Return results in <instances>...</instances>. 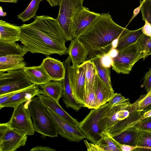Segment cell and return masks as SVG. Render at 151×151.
<instances>
[{
  "label": "cell",
  "mask_w": 151,
  "mask_h": 151,
  "mask_svg": "<svg viewBox=\"0 0 151 151\" xmlns=\"http://www.w3.org/2000/svg\"><path fill=\"white\" fill-rule=\"evenodd\" d=\"M67 53L70 57L72 65L79 66L87 60L88 51L78 37L71 40L68 48Z\"/></svg>",
  "instance_id": "cell-18"
},
{
  "label": "cell",
  "mask_w": 151,
  "mask_h": 151,
  "mask_svg": "<svg viewBox=\"0 0 151 151\" xmlns=\"http://www.w3.org/2000/svg\"><path fill=\"white\" fill-rule=\"evenodd\" d=\"M30 151H55L56 150L48 146H38L32 148Z\"/></svg>",
  "instance_id": "cell-43"
},
{
  "label": "cell",
  "mask_w": 151,
  "mask_h": 151,
  "mask_svg": "<svg viewBox=\"0 0 151 151\" xmlns=\"http://www.w3.org/2000/svg\"><path fill=\"white\" fill-rule=\"evenodd\" d=\"M6 14V12L3 11V9L1 6H0V17H4Z\"/></svg>",
  "instance_id": "cell-47"
},
{
  "label": "cell",
  "mask_w": 151,
  "mask_h": 151,
  "mask_svg": "<svg viewBox=\"0 0 151 151\" xmlns=\"http://www.w3.org/2000/svg\"><path fill=\"white\" fill-rule=\"evenodd\" d=\"M23 69L0 72V96L19 91L30 85Z\"/></svg>",
  "instance_id": "cell-8"
},
{
  "label": "cell",
  "mask_w": 151,
  "mask_h": 151,
  "mask_svg": "<svg viewBox=\"0 0 151 151\" xmlns=\"http://www.w3.org/2000/svg\"><path fill=\"white\" fill-rule=\"evenodd\" d=\"M51 81L39 85L41 94L59 103L60 99L62 98L63 90L62 81Z\"/></svg>",
  "instance_id": "cell-26"
},
{
  "label": "cell",
  "mask_w": 151,
  "mask_h": 151,
  "mask_svg": "<svg viewBox=\"0 0 151 151\" xmlns=\"http://www.w3.org/2000/svg\"><path fill=\"white\" fill-rule=\"evenodd\" d=\"M29 52L23 45L16 43H6L0 42V57L9 55L23 56Z\"/></svg>",
  "instance_id": "cell-27"
},
{
  "label": "cell",
  "mask_w": 151,
  "mask_h": 151,
  "mask_svg": "<svg viewBox=\"0 0 151 151\" xmlns=\"http://www.w3.org/2000/svg\"><path fill=\"white\" fill-rule=\"evenodd\" d=\"M118 145L121 151H133L137 147L136 146H134L127 144H122L119 142Z\"/></svg>",
  "instance_id": "cell-42"
},
{
  "label": "cell",
  "mask_w": 151,
  "mask_h": 151,
  "mask_svg": "<svg viewBox=\"0 0 151 151\" xmlns=\"http://www.w3.org/2000/svg\"><path fill=\"white\" fill-rule=\"evenodd\" d=\"M100 14L91 11L83 6L76 15L73 27L74 38L78 37L86 31L97 19Z\"/></svg>",
  "instance_id": "cell-13"
},
{
  "label": "cell",
  "mask_w": 151,
  "mask_h": 151,
  "mask_svg": "<svg viewBox=\"0 0 151 151\" xmlns=\"http://www.w3.org/2000/svg\"><path fill=\"white\" fill-rule=\"evenodd\" d=\"M138 132L139 130L135 125L113 138L121 144L136 146Z\"/></svg>",
  "instance_id": "cell-28"
},
{
  "label": "cell",
  "mask_w": 151,
  "mask_h": 151,
  "mask_svg": "<svg viewBox=\"0 0 151 151\" xmlns=\"http://www.w3.org/2000/svg\"><path fill=\"white\" fill-rule=\"evenodd\" d=\"M95 90L98 101V107L107 103L114 96V90L97 75L95 85Z\"/></svg>",
  "instance_id": "cell-25"
},
{
  "label": "cell",
  "mask_w": 151,
  "mask_h": 151,
  "mask_svg": "<svg viewBox=\"0 0 151 151\" xmlns=\"http://www.w3.org/2000/svg\"><path fill=\"white\" fill-rule=\"evenodd\" d=\"M84 143L88 151H103L102 149L96 144L88 142L86 139L84 140Z\"/></svg>",
  "instance_id": "cell-40"
},
{
  "label": "cell",
  "mask_w": 151,
  "mask_h": 151,
  "mask_svg": "<svg viewBox=\"0 0 151 151\" xmlns=\"http://www.w3.org/2000/svg\"><path fill=\"white\" fill-rule=\"evenodd\" d=\"M143 85L147 92L151 89V68L145 75Z\"/></svg>",
  "instance_id": "cell-39"
},
{
  "label": "cell",
  "mask_w": 151,
  "mask_h": 151,
  "mask_svg": "<svg viewBox=\"0 0 151 151\" xmlns=\"http://www.w3.org/2000/svg\"><path fill=\"white\" fill-rule=\"evenodd\" d=\"M29 107L35 132L44 136L57 137L59 134L56 124L37 96L29 101Z\"/></svg>",
  "instance_id": "cell-3"
},
{
  "label": "cell",
  "mask_w": 151,
  "mask_h": 151,
  "mask_svg": "<svg viewBox=\"0 0 151 151\" xmlns=\"http://www.w3.org/2000/svg\"><path fill=\"white\" fill-rule=\"evenodd\" d=\"M0 2L16 3L17 0H0Z\"/></svg>",
  "instance_id": "cell-48"
},
{
  "label": "cell",
  "mask_w": 151,
  "mask_h": 151,
  "mask_svg": "<svg viewBox=\"0 0 151 151\" xmlns=\"http://www.w3.org/2000/svg\"><path fill=\"white\" fill-rule=\"evenodd\" d=\"M143 35L141 28L135 30L126 28L118 38L114 48L118 52L121 51L137 42Z\"/></svg>",
  "instance_id": "cell-21"
},
{
  "label": "cell",
  "mask_w": 151,
  "mask_h": 151,
  "mask_svg": "<svg viewBox=\"0 0 151 151\" xmlns=\"http://www.w3.org/2000/svg\"><path fill=\"white\" fill-rule=\"evenodd\" d=\"M135 125L138 130L151 132V117L142 119Z\"/></svg>",
  "instance_id": "cell-38"
},
{
  "label": "cell",
  "mask_w": 151,
  "mask_h": 151,
  "mask_svg": "<svg viewBox=\"0 0 151 151\" xmlns=\"http://www.w3.org/2000/svg\"><path fill=\"white\" fill-rule=\"evenodd\" d=\"M85 107L89 109H94L98 107L95 88L91 92L88 97L85 100Z\"/></svg>",
  "instance_id": "cell-35"
},
{
  "label": "cell",
  "mask_w": 151,
  "mask_h": 151,
  "mask_svg": "<svg viewBox=\"0 0 151 151\" xmlns=\"http://www.w3.org/2000/svg\"><path fill=\"white\" fill-rule=\"evenodd\" d=\"M80 65L83 67L85 71L84 99L85 101L91 91L95 88L97 73L94 64L90 60H87Z\"/></svg>",
  "instance_id": "cell-22"
},
{
  "label": "cell",
  "mask_w": 151,
  "mask_h": 151,
  "mask_svg": "<svg viewBox=\"0 0 151 151\" xmlns=\"http://www.w3.org/2000/svg\"><path fill=\"white\" fill-rule=\"evenodd\" d=\"M116 23L109 12L102 13L97 19L78 38L88 51V60L102 58L109 53L113 43L125 30Z\"/></svg>",
  "instance_id": "cell-2"
},
{
  "label": "cell",
  "mask_w": 151,
  "mask_h": 151,
  "mask_svg": "<svg viewBox=\"0 0 151 151\" xmlns=\"http://www.w3.org/2000/svg\"><path fill=\"white\" fill-rule=\"evenodd\" d=\"M145 24L142 27L141 30L143 34L151 37V25L146 20H145Z\"/></svg>",
  "instance_id": "cell-41"
},
{
  "label": "cell",
  "mask_w": 151,
  "mask_h": 151,
  "mask_svg": "<svg viewBox=\"0 0 151 151\" xmlns=\"http://www.w3.org/2000/svg\"><path fill=\"white\" fill-rule=\"evenodd\" d=\"M144 112L137 110L131 112L128 117L118 122L107 132L113 137L120 134L143 119L142 115Z\"/></svg>",
  "instance_id": "cell-19"
},
{
  "label": "cell",
  "mask_w": 151,
  "mask_h": 151,
  "mask_svg": "<svg viewBox=\"0 0 151 151\" xmlns=\"http://www.w3.org/2000/svg\"><path fill=\"white\" fill-rule=\"evenodd\" d=\"M136 146L133 151H151V132L139 130Z\"/></svg>",
  "instance_id": "cell-30"
},
{
  "label": "cell",
  "mask_w": 151,
  "mask_h": 151,
  "mask_svg": "<svg viewBox=\"0 0 151 151\" xmlns=\"http://www.w3.org/2000/svg\"><path fill=\"white\" fill-rule=\"evenodd\" d=\"M141 6L140 5L137 8L135 9L133 11V15L130 20L129 22H130L134 18L136 17V16L138 14L139 12L141 10Z\"/></svg>",
  "instance_id": "cell-45"
},
{
  "label": "cell",
  "mask_w": 151,
  "mask_h": 151,
  "mask_svg": "<svg viewBox=\"0 0 151 151\" xmlns=\"http://www.w3.org/2000/svg\"><path fill=\"white\" fill-rule=\"evenodd\" d=\"M84 0H60L59 10L56 19L66 41L74 38L73 24L74 18L78 12L83 6Z\"/></svg>",
  "instance_id": "cell-4"
},
{
  "label": "cell",
  "mask_w": 151,
  "mask_h": 151,
  "mask_svg": "<svg viewBox=\"0 0 151 151\" xmlns=\"http://www.w3.org/2000/svg\"><path fill=\"white\" fill-rule=\"evenodd\" d=\"M139 98L132 104L129 101L110 107L102 117L100 127L102 132H107L118 122L128 117L130 113L137 110Z\"/></svg>",
  "instance_id": "cell-7"
},
{
  "label": "cell",
  "mask_w": 151,
  "mask_h": 151,
  "mask_svg": "<svg viewBox=\"0 0 151 151\" xmlns=\"http://www.w3.org/2000/svg\"><path fill=\"white\" fill-rule=\"evenodd\" d=\"M128 99H126L121 94L115 93L113 96L108 102L110 107L117 104L126 102L129 101Z\"/></svg>",
  "instance_id": "cell-37"
},
{
  "label": "cell",
  "mask_w": 151,
  "mask_h": 151,
  "mask_svg": "<svg viewBox=\"0 0 151 151\" xmlns=\"http://www.w3.org/2000/svg\"><path fill=\"white\" fill-rule=\"evenodd\" d=\"M24 56L9 55L0 57V72L23 69L26 66Z\"/></svg>",
  "instance_id": "cell-23"
},
{
  "label": "cell",
  "mask_w": 151,
  "mask_h": 151,
  "mask_svg": "<svg viewBox=\"0 0 151 151\" xmlns=\"http://www.w3.org/2000/svg\"><path fill=\"white\" fill-rule=\"evenodd\" d=\"M142 20H147L151 25V0H140Z\"/></svg>",
  "instance_id": "cell-34"
},
{
  "label": "cell",
  "mask_w": 151,
  "mask_h": 151,
  "mask_svg": "<svg viewBox=\"0 0 151 151\" xmlns=\"http://www.w3.org/2000/svg\"><path fill=\"white\" fill-rule=\"evenodd\" d=\"M101 58L95 57L89 60L94 64L98 74L100 78L111 89L113 90L111 81L110 67L104 66L102 63Z\"/></svg>",
  "instance_id": "cell-29"
},
{
  "label": "cell",
  "mask_w": 151,
  "mask_h": 151,
  "mask_svg": "<svg viewBox=\"0 0 151 151\" xmlns=\"http://www.w3.org/2000/svg\"><path fill=\"white\" fill-rule=\"evenodd\" d=\"M37 96L46 108L50 109L73 126L79 128V122L68 114L60 106L59 103L42 94H38Z\"/></svg>",
  "instance_id": "cell-16"
},
{
  "label": "cell",
  "mask_w": 151,
  "mask_h": 151,
  "mask_svg": "<svg viewBox=\"0 0 151 151\" xmlns=\"http://www.w3.org/2000/svg\"><path fill=\"white\" fill-rule=\"evenodd\" d=\"M148 92H151V89Z\"/></svg>",
  "instance_id": "cell-50"
},
{
  "label": "cell",
  "mask_w": 151,
  "mask_h": 151,
  "mask_svg": "<svg viewBox=\"0 0 151 151\" xmlns=\"http://www.w3.org/2000/svg\"><path fill=\"white\" fill-rule=\"evenodd\" d=\"M23 69L32 84L39 86L51 81L41 65L38 66L25 67Z\"/></svg>",
  "instance_id": "cell-24"
},
{
  "label": "cell",
  "mask_w": 151,
  "mask_h": 151,
  "mask_svg": "<svg viewBox=\"0 0 151 151\" xmlns=\"http://www.w3.org/2000/svg\"><path fill=\"white\" fill-rule=\"evenodd\" d=\"M146 58L142 52L137 42L118 51L116 56L112 58V69L117 73L128 74L134 64L139 60Z\"/></svg>",
  "instance_id": "cell-5"
},
{
  "label": "cell",
  "mask_w": 151,
  "mask_h": 151,
  "mask_svg": "<svg viewBox=\"0 0 151 151\" xmlns=\"http://www.w3.org/2000/svg\"><path fill=\"white\" fill-rule=\"evenodd\" d=\"M142 117L143 119L151 117V109L148 110L144 111L143 113Z\"/></svg>",
  "instance_id": "cell-46"
},
{
  "label": "cell",
  "mask_w": 151,
  "mask_h": 151,
  "mask_svg": "<svg viewBox=\"0 0 151 151\" xmlns=\"http://www.w3.org/2000/svg\"><path fill=\"white\" fill-rule=\"evenodd\" d=\"M42 0H32L25 10L17 16L23 22L27 21L36 15L40 2Z\"/></svg>",
  "instance_id": "cell-32"
},
{
  "label": "cell",
  "mask_w": 151,
  "mask_h": 151,
  "mask_svg": "<svg viewBox=\"0 0 151 151\" xmlns=\"http://www.w3.org/2000/svg\"><path fill=\"white\" fill-rule=\"evenodd\" d=\"M71 62L68 56L63 62L65 71L64 78L61 81L63 86L62 98L66 108L70 107L76 111H78L82 107H84L76 99L71 88L69 76Z\"/></svg>",
  "instance_id": "cell-14"
},
{
  "label": "cell",
  "mask_w": 151,
  "mask_h": 151,
  "mask_svg": "<svg viewBox=\"0 0 151 151\" xmlns=\"http://www.w3.org/2000/svg\"><path fill=\"white\" fill-rule=\"evenodd\" d=\"M40 88L35 84L16 91L2 106L4 107H12L14 109L19 105L31 100L35 96L41 94Z\"/></svg>",
  "instance_id": "cell-15"
},
{
  "label": "cell",
  "mask_w": 151,
  "mask_h": 151,
  "mask_svg": "<svg viewBox=\"0 0 151 151\" xmlns=\"http://www.w3.org/2000/svg\"><path fill=\"white\" fill-rule=\"evenodd\" d=\"M151 104V92H148L146 96L139 101L137 110L144 111Z\"/></svg>",
  "instance_id": "cell-36"
},
{
  "label": "cell",
  "mask_w": 151,
  "mask_h": 151,
  "mask_svg": "<svg viewBox=\"0 0 151 151\" xmlns=\"http://www.w3.org/2000/svg\"><path fill=\"white\" fill-rule=\"evenodd\" d=\"M137 42L141 51L146 58L151 55V37L143 34Z\"/></svg>",
  "instance_id": "cell-33"
},
{
  "label": "cell",
  "mask_w": 151,
  "mask_h": 151,
  "mask_svg": "<svg viewBox=\"0 0 151 151\" xmlns=\"http://www.w3.org/2000/svg\"><path fill=\"white\" fill-rule=\"evenodd\" d=\"M21 33L20 26L0 20V42L14 43L19 41Z\"/></svg>",
  "instance_id": "cell-20"
},
{
  "label": "cell",
  "mask_w": 151,
  "mask_h": 151,
  "mask_svg": "<svg viewBox=\"0 0 151 151\" xmlns=\"http://www.w3.org/2000/svg\"><path fill=\"white\" fill-rule=\"evenodd\" d=\"M49 3L50 5L53 7L59 5L60 0H46Z\"/></svg>",
  "instance_id": "cell-44"
},
{
  "label": "cell",
  "mask_w": 151,
  "mask_h": 151,
  "mask_svg": "<svg viewBox=\"0 0 151 151\" xmlns=\"http://www.w3.org/2000/svg\"><path fill=\"white\" fill-rule=\"evenodd\" d=\"M151 109V104L147 108H146L144 111H147L149 109Z\"/></svg>",
  "instance_id": "cell-49"
},
{
  "label": "cell",
  "mask_w": 151,
  "mask_h": 151,
  "mask_svg": "<svg viewBox=\"0 0 151 151\" xmlns=\"http://www.w3.org/2000/svg\"><path fill=\"white\" fill-rule=\"evenodd\" d=\"M51 81H61L64 78L63 62L50 56L43 59L41 64Z\"/></svg>",
  "instance_id": "cell-17"
},
{
  "label": "cell",
  "mask_w": 151,
  "mask_h": 151,
  "mask_svg": "<svg viewBox=\"0 0 151 151\" xmlns=\"http://www.w3.org/2000/svg\"><path fill=\"white\" fill-rule=\"evenodd\" d=\"M46 108L53 120L57 128L58 134L71 142H79L86 138L79 128L73 126L62 119L50 109Z\"/></svg>",
  "instance_id": "cell-12"
},
{
  "label": "cell",
  "mask_w": 151,
  "mask_h": 151,
  "mask_svg": "<svg viewBox=\"0 0 151 151\" xmlns=\"http://www.w3.org/2000/svg\"><path fill=\"white\" fill-rule=\"evenodd\" d=\"M20 27L19 41L29 52L47 56L67 53L66 41L56 19L48 16H36L33 22Z\"/></svg>",
  "instance_id": "cell-1"
},
{
  "label": "cell",
  "mask_w": 151,
  "mask_h": 151,
  "mask_svg": "<svg viewBox=\"0 0 151 151\" xmlns=\"http://www.w3.org/2000/svg\"><path fill=\"white\" fill-rule=\"evenodd\" d=\"M27 135L11 128L7 122L0 124V151H14L24 146Z\"/></svg>",
  "instance_id": "cell-9"
},
{
  "label": "cell",
  "mask_w": 151,
  "mask_h": 151,
  "mask_svg": "<svg viewBox=\"0 0 151 151\" xmlns=\"http://www.w3.org/2000/svg\"><path fill=\"white\" fill-rule=\"evenodd\" d=\"M70 85L73 93L77 101L85 107L84 88L85 73L83 67L79 66L70 65L69 70Z\"/></svg>",
  "instance_id": "cell-11"
},
{
  "label": "cell",
  "mask_w": 151,
  "mask_h": 151,
  "mask_svg": "<svg viewBox=\"0 0 151 151\" xmlns=\"http://www.w3.org/2000/svg\"><path fill=\"white\" fill-rule=\"evenodd\" d=\"M103 151H121L114 142L112 137L107 132H102L100 139L96 143Z\"/></svg>",
  "instance_id": "cell-31"
},
{
  "label": "cell",
  "mask_w": 151,
  "mask_h": 151,
  "mask_svg": "<svg viewBox=\"0 0 151 151\" xmlns=\"http://www.w3.org/2000/svg\"><path fill=\"white\" fill-rule=\"evenodd\" d=\"M29 101L22 103L14 109L7 123L11 128L31 136L34 134L35 131L29 109Z\"/></svg>",
  "instance_id": "cell-10"
},
{
  "label": "cell",
  "mask_w": 151,
  "mask_h": 151,
  "mask_svg": "<svg viewBox=\"0 0 151 151\" xmlns=\"http://www.w3.org/2000/svg\"><path fill=\"white\" fill-rule=\"evenodd\" d=\"M110 108L107 103L92 109L88 114L79 122V128L91 142L96 144L100 139L102 132L100 127L101 119Z\"/></svg>",
  "instance_id": "cell-6"
}]
</instances>
